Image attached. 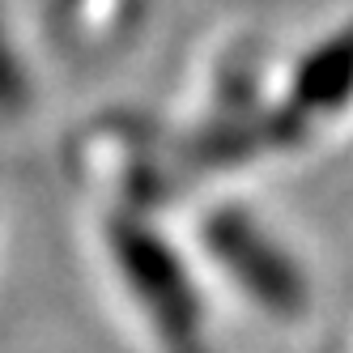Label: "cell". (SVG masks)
I'll return each instance as SVG.
<instances>
[{"mask_svg": "<svg viewBox=\"0 0 353 353\" xmlns=\"http://www.w3.org/2000/svg\"><path fill=\"white\" fill-rule=\"evenodd\" d=\"M103 256L132 323L154 353H213L188 264L128 213L103 221Z\"/></svg>", "mask_w": 353, "mask_h": 353, "instance_id": "1", "label": "cell"}, {"mask_svg": "<svg viewBox=\"0 0 353 353\" xmlns=\"http://www.w3.org/2000/svg\"><path fill=\"white\" fill-rule=\"evenodd\" d=\"M196 247L251 311L281 323L307 315L311 307L307 272L272 234H264V225H251L234 209H217L196 225Z\"/></svg>", "mask_w": 353, "mask_h": 353, "instance_id": "2", "label": "cell"}]
</instances>
